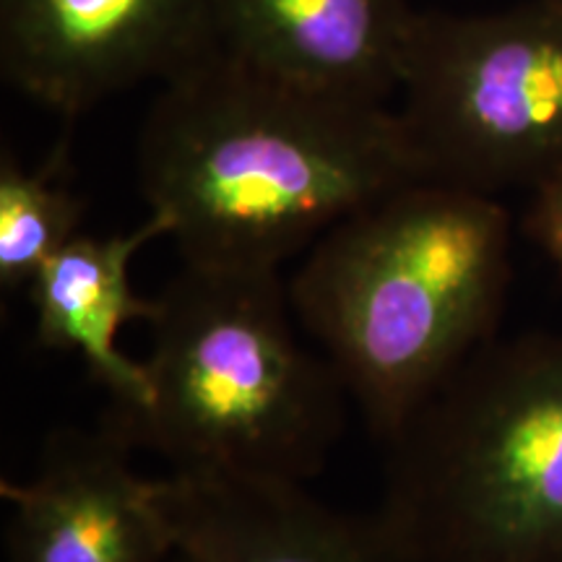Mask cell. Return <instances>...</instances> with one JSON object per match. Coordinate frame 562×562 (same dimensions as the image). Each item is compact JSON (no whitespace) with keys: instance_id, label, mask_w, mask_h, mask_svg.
Wrapping results in <instances>:
<instances>
[{"instance_id":"cell-1","label":"cell","mask_w":562,"mask_h":562,"mask_svg":"<svg viewBox=\"0 0 562 562\" xmlns=\"http://www.w3.org/2000/svg\"><path fill=\"white\" fill-rule=\"evenodd\" d=\"M425 180L398 110L209 50L161 81L138 182L182 266L279 271L334 224Z\"/></svg>"},{"instance_id":"cell-2","label":"cell","mask_w":562,"mask_h":562,"mask_svg":"<svg viewBox=\"0 0 562 562\" xmlns=\"http://www.w3.org/2000/svg\"><path fill=\"white\" fill-rule=\"evenodd\" d=\"M513 279V224L495 195L419 180L334 224L290 284L383 442L497 336Z\"/></svg>"},{"instance_id":"cell-3","label":"cell","mask_w":562,"mask_h":562,"mask_svg":"<svg viewBox=\"0 0 562 562\" xmlns=\"http://www.w3.org/2000/svg\"><path fill=\"white\" fill-rule=\"evenodd\" d=\"M294 321L279 271L182 266L149 318V396L110 417L170 472L305 484L344 435L351 398Z\"/></svg>"},{"instance_id":"cell-4","label":"cell","mask_w":562,"mask_h":562,"mask_svg":"<svg viewBox=\"0 0 562 562\" xmlns=\"http://www.w3.org/2000/svg\"><path fill=\"white\" fill-rule=\"evenodd\" d=\"M385 448L402 562H562V328L495 336Z\"/></svg>"},{"instance_id":"cell-5","label":"cell","mask_w":562,"mask_h":562,"mask_svg":"<svg viewBox=\"0 0 562 562\" xmlns=\"http://www.w3.org/2000/svg\"><path fill=\"white\" fill-rule=\"evenodd\" d=\"M398 91L425 180L537 188L562 167V0L417 13Z\"/></svg>"},{"instance_id":"cell-6","label":"cell","mask_w":562,"mask_h":562,"mask_svg":"<svg viewBox=\"0 0 562 562\" xmlns=\"http://www.w3.org/2000/svg\"><path fill=\"white\" fill-rule=\"evenodd\" d=\"M211 50V0H0L3 79L76 117Z\"/></svg>"},{"instance_id":"cell-7","label":"cell","mask_w":562,"mask_h":562,"mask_svg":"<svg viewBox=\"0 0 562 562\" xmlns=\"http://www.w3.org/2000/svg\"><path fill=\"white\" fill-rule=\"evenodd\" d=\"M115 419L63 430L37 474L0 482L9 503V562H167L175 552L157 480L138 474Z\"/></svg>"},{"instance_id":"cell-8","label":"cell","mask_w":562,"mask_h":562,"mask_svg":"<svg viewBox=\"0 0 562 562\" xmlns=\"http://www.w3.org/2000/svg\"><path fill=\"white\" fill-rule=\"evenodd\" d=\"M414 24L406 0H211V50L294 87L389 104Z\"/></svg>"},{"instance_id":"cell-9","label":"cell","mask_w":562,"mask_h":562,"mask_svg":"<svg viewBox=\"0 0 562 562\" xmlns=\"http://www.w3.org/2000/svg\"><path fill=\"white\" fill-rule=\"evenodd\" d=\"M157 497L195 562H402L375 516L328 508L297 482L170 472Z\"/></svg>"},{"instance_id":"cell-10","label":"cell","mask_w":562,"mask_h":562,"mask_svg":"<svg viewBox=\"0 0 562 562\" xmlns=\"http://www.w3.org/2000/svg\"><path fill=\"white\" fill-rule=\"evenodd\" d=\"M167 235V222L151 211L131 232L108 237L79 232L26 286L37 341L47 349L76 351L91 381L110 391L121 412L144 406L149 375L144 362L131 360L117 339L125 323H149L157 311V297L146 300L133 292L131 263L151 240Z\"/></svg>"},{"instance_id":"cell-11","label":"cell","mask_w":562,"mask_h":562,"mask_svg":"<svg viewBox=\"0 0 562 562\" xmlns=\"http://www.w3.org/2000/svg\"><path fill=\"white\" fill-rule=\"evenodd\" d=\"M66 151L40 170H24L13 154L0 159V286H30L37 271L79 235L83 203L60 182Z\"/></svg>"},{"instance_id":"cell-12","label":"cell","mask_w":562,"mask_h":562,"mask_svg":"<svg viewBox=\"0 0 562 562\" xmlns=\"http://www.w3.org/2000/svg\"><path fill=\"white\" fill-rule=\"evenodd\" d=\"M524 229L529 240L537 243L539 250L562 273V167L537 188H531Z\"/></svg>"},{"instance_id":"cell-13","label":"cell","mask_w":562,"mask_h":562,"mask_svg":"<svg viewBox=\"0 0 562 562\" xmlns=\"http://www.w3.org/2000/svg\"><path fill=\"white\" fill-rule=\"evenodd\" d=\"M167 562H195V560H191V558H188V554H182V552H175Z\"/></svg>"}]
</instances>
